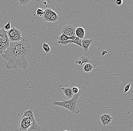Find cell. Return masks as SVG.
Segmentation results:
<instances>
[{
	"label": "cell",
	"mask_w": 133,
	"mask_h": 131,
	"mask_svg": "<svg viewBox=\"0 0 133 131\" xmlns=\"http://www.w3.org/2000/svg\"><path fill=\"white\" fill-rule=\"evenodd\" d=\"M132 131H133V130H132Z\"/></svg>",
	"instance_id": "cell-31"
},
{
	"label": "cell",
	"mask_w": 133,
	"mask_h": 131,
	"mask_svg": "<svg viewBox=\"0 0 133 131\" xmlns=\"http://www.w3.org/2000/svg\"><path fill=\"white\" fill-rule=\"evenodd\" d=\"M60 19V17L59 15H58L56 13H55L49 20L48 22H55Z\"/></svg>",
	"instance_id": "cell-18"
},
{
	"label": "cell",
	"mask_w": 133,
	"mask_h": 131,
	"mask_svg": "<svg viewBox=\"0 0 133 131\" xmlns=\"http://www.w3.org/2000/svg\"><path fill=\"white\" fill-rule=\"evenodd\" d=\"M99 63V61H94L93 60L89 63L85 64L83 66V70L85 73H89L94 71L95 68L96 67L97 65Z\"/></svg>",
	"instance_id": "cell-6"
},
{
	"label": "cell",
	"mask_w": 133,
	"mask_h": 131,
	"mask_svg": "<svg viewBox=\"0 0 133 131\" xmlns=\"http://www.w3.org/2000/svg\"><path fill=\"white\" fill-rule=\"evenodd\" d=\"M23 115L31 118V125L27 131H44V128L37 124L33 114V108L30 107L29 110L24 112Z\"/></svg>",
	"instance_id": "cell-2"
},
{
	"label": "cell",
	"mask_w": 133,
	"mask_h": 131,
	"mask_svg": "<svg viewBox=\"0 0 133 131\" xmlns=\"http://www.w3.org/2000/svg\"><path fill=\"white\" fill-rule=\"evenodd\" d=\"M31 1H29V0H18L17 2H19V4H20L21 5H26L29 4Z\"/></svg>",
	"instance_id": "cell-21"
},
{
	"label": "cell",
	"mask_w": 133,
	"mask_h": 131,
	"mask_svg": "<svg viewBox=\"0 0 133 131\" xmlns=\"http://www.w3.org/2000/svg\"><path fill=\"white\" fill-rule=\"evenodd\" d=\"M123 1L122 0H117L116 1V4L117 5L120 6L123 4Z\"/></svg>",
	"instance_id": "cell-27"
},
{
	"label": "cell",
	"mask_w": 133,
	"mask_h": 131,
	"mask_svg": "<svg viewBox=\"0 0 133 131\" xmlns=\"http://www.w3.org/2000/svg\"><path fill=\"white\" fill-rule=\"evenodd\" d=\"M45 13V10L41 8H38L36 10V15L37 16L43 17Z\"/></svg>",
	"instance_id": "cell-19"
},
{
	"label": "cell",
	"mask_w": 133,
	"mask_h": 131,
	"mask_svg": "<svg viewBox=\"0 0 133 131\" xmlns=\"http://www.w3.org/2000/svg\"><path fill=\"white\" fill-rule=\"evenodd\" d=\"M31 51V46L25 37H23L20 41L10 43L9 47L2 54L6 62V68L26 69L29 65L26 57Z\"/></svg>",
	"instance_id": "cell-1"
},
{
	"label": "cell",
	"mask_w": 133,
	"mask_h": 131,
	"mask_svg": "<svg viewBox=\"0 0 133 131\" xmlns=\"http://www.w3.org/2000/svg\"><path fill=\"white\" fill-rule=\"evenodd\" d=\"M3 29L5 30V31H7L11 29V24H10V21L9 20L8 23L6 24L5 25H4Z\"/></svg>",
	"instance_id": "cell-22"
},
{
	"label": "cell",
	"mask_w": 133,
	"mask_h": 131,
	"mask_svg": "<svg viewBox=\"0 0 133 131\" xmlns=\"http://www.w3.org/2000/svg\"><path fill=\"white\" fill-rule=\"evenodd\" d=\"M75 35L76 37L82 39L84 38L85 36V31L82 27L78 26L75 29Z\"/></svg>",
	"instance_id": "cell-12"
},
{
	"label": "cell",
	"mask_w": 133,
	"mask_h": 131,
	"mask_svg": "<svg viewBox=\"0 0 133 131\" xmlns=\"http://www.w3.org/2000/svg\"><path fill=\"white\" fill-rule=\"evenodd\" d=\"M56 39L58 40V42H64L69 40H70V37H68L64 34H61L59 36L57 37Z\"/></svg>",
	"instance_id": "cell-17"
},
{
	"label": "cell",
	"mask_w": 133,
	"mask_h": 131,
	"mask_svg": "<svg viewBox=\"0 0 133 131\" xmlns=\"http://www.w3.org/2000/svg\"><path fill=\"white\" fill-rule=\"evenodd\" d=\"M90 62L91 60H90L89 57L82 56L80 57L78 59L76 60V61L75 62V64L79 65L82 66L84 64L89 63Z\"/></svg>",
	"instance_id": "cell-13"
},
{
	"label": "cell",
	"mask_w": 133,
	"mask_h": 131,
	"mask_svg": "<svg viewBox=\"0 0 133 131\" xmlns=\"http://www.w3.org/2000/svg\"><path fill=\"white\" fill-rule=\"evenodd\" d=\"M45 13L42 17L43 19L45 22H48L50 18L56 12L52 10L51 9H46L45 10Z\"/></svg>",
	"instance_id": "cell-11"
},
{
	"label": "cell",
	"mask_w": 133,
	"mask_h": 131,
	"mask_svg": "<svg viewBox=\"0 0 133 131\" xmlns=\"http://www.w3.org/2000/svg\"><path fill=\"white\" fill-rule=\"evenodd\" d=\"M43 50H44L46 53H49L50 51V47L49 44H46L45 42H44L42 45Z\"/></svg>",
	"instance_id": "cell-20"
},
{
	"label": "cell",
	"mask_w": 133,
	"mask_h": 131,
	"mask_svg": "<svg viewBox=\"0 0 133 131\" xmlns=\"http://www.w3.org/2000/svg\"><path fill=\"white\" fill-rule=\"evenodd\" d=\"M111 122H110L109 121L107 120V119H105V120H104V121H103L101 122L102 124H103L104 126H108V125H109V124H110Z\"/></svg>",
	"instance_id": "cell-26"
},
{
	"label": "cell",
	"mask_w": 133,
	"mask_h": 131,
	"mask_svg": "<svg viewBox=\"0 0 133 131\" xmlns=\"http://www.w3.org/2000/svg\"><path fill=\"white\" fill-rule=\"evenodd\" d=\"M64 131H67V130H64Z\"/></svg>",
	"instance_id": "cell-30"
},
{
	"label": "cell",
	"mask_w": 133,
	"mask_h": 131,
	"mask_svg": "<svg viewBox=\"0 0 133 131\" xmlns=\"http://www.w3.org/2000/svg\"><path fill=\"white\" fill-rule=\"evenodd\" d=\"M10 41L6 35V31L3 28L0 29V42L6 43Z\"/></svg>",
	"instance_id": "cell-14"
},
{
	"label": "cell",
	"mask_w": 133,
	"mask_h": 131,
	"mask_svg": "<svg viewBox=\"0 0 133 131\" xmlns=\"http://www.w3.org/2000/svg\"><path fill=\"white\" fill-rule=\"evenodd\" d=\"M130 86H131V84L130 83H129L126 85V86L125 87L124 90V93H126L127 92H128L129 90L130 89Z\"/></svg>",
	"instance_id": "cell-23"
},
{
	"label": "cell",
	"mask_w": 133,
	"mask_h": 131,
	"mask_svg": "<svg viewBox=\"0 0 133 131\" xmlns=\"http://www.w3.org/2000/svg\"><path fill=\"white\" fill-rule=\"evenodd\" d=\"M31 118L23 116L21 118L18 123V128L20 131H27L31 125Z\"/></svg>",
	"instance_id": "cell-4"
},
{
	"label": "cell",
	"mask_w": 133,
	"mask_h": 131,
	"mask_svg": "<svg viewBox=\"0 0 133 131\" xmlns=\"http://www.w3.org/2000/svg\"><path fill=\"white\" fill-rule=\"evenodd\" d=\"M107 53H108V52H107V51H105V50H103V51H102L101 55L102 56H104L106 54H107Z\"/></svg>",
	"instance_id": "cell-29"
},
{
	"label": "cell",
	"mask_w": 133,
	"mask_h": 131,
	"mask_svg": "<svg viewBox=\"0 0 133 131\" xmlns=\"http://www.w3.org/2000/svg\"><path fill=\"white\" fill-rule=\"evenodd\" d=\"M72 87L69 85H66L65 87L61 88L62 92L67 100L71 99L74 95L72 90Z\"/></svg>",
	"instance_id": "cell-7"
},
{
	"label": "cell",
	"mask_w": 133,
	"mask_h": 131,
	"mask_svg": "<svg viewBox=\"0 0 133 131\" xmlns=\"http://www.w3.org/2000/svg\"><path fill=\"white\" fill-rule=\"evenodd\" d=\"M106 119L109 121L110 122L112 121V118L111 116H110V114H108Z\"/></svg>",
	"instance_id": "cell-28"
},
{
	"label": "cell",
	"mask_w": 133,
	"mask_h": 131,
	"mask_svg": "<svg viewBox=\"0 0 133 131\" xmlns=\"http://www.w3.org/2000/svg\"><path fill=\"white\" fill-rule=\"evenodd\" d=\"M61 33L65 34L69 37L76 36L75 29L74 26L67 25L63 26Z\"/></svg>",
	"instance_id": "cell-5"
},
{
	"label": "cell",
	"mask_w": 133,
	"mask_h": 131,
	"mask_svg": "<svg viewBox=\"0 0 133 131\" xmlns=\"http://www.w3.org/2000/svg\"><path fill=\"white\" fill-rule=\"evenodd\" d=\"M81 40L82 39H79L78 38L76 37L75 40H66L64 42H58V44H60L64 46H66L67 45L69 44H75L77 45L78 46H79L82 48V45H81Z\"/></svg>",
	"instance_id": "cell-9"
},
{
	"label": "cell",
	"mask_w": 133,
	"mask_h": 131,
	"mask_svg": "<svg viewBox=\"0 0 133 131\" xmlns=\"http://www.w3.org/2000/svg\"><path fill=\"white\" fill-rule=\"evenodd\" d=\"M82 93V89H79L78 93L74 94L71 99L68 100L71 106L73 111L72 113L73 114H78L79 113L80 111L78 108L79 104V98Z\"/></svg>",
	"instance_id": "cell-3"
},
{
	"label": "cell",
	"mask_w": 133,
	"mask_h": 131,
	"mask_svg": "<svg viewBox=\"0 0 133 131\" xmlns=\"http://www.w3.org/2000/svg\"><path fill=\"white\" fill-rule=\"evenodd\" d=\"M20 31L14 27H12L10 30L6 31V35L8 36L9 41H10L12 37L17 34Z\"/></svg>",
	"instance_id": "cell-15"
},
{
	"label": "cell",
	"mask_w": 133,
	"mask_h": 131,
	"mask_svg": "<svg viewBox=\"0 0 133 131\" xmlns=\"http://www.w3.org/2000/svg\"><path fill=\"white\" fill-rule=\"evenodd\" d=\"M22 38L23 37L22 36L21 32L20 31L12 37L10 42L11 43L14 42H17L22 40Z\"/></svg>",
	"instance_id": "cell-16"
},
{
	"label": "cell",
	"mask_w": 133,
	"mask_h": 131,
	"mask_svg": "<svg viewBox=\"0 0 133 131\" xmlns=\"http://www.w3.org/2000/svg\"><path fill=\"white\" fill-rule=\"evenodd\" d=\"M93 42L92 39H82L81 40V45L82 48L84 52L85 53H87L89 50V47H90Z\"/></svg>",
	"instance_id": "cell-10"
},
{
	"label": "cell",
	"mask_w": 133,
	"mask_h": 131,
	"mask_svg": "<svg viewBox=\"0 0 133 131\" xmlns=\"http://www.w3.org/2000/svg\"><path fill=\"white\" fill-rule=\"evenodd\" d=\"M108 115V114L105 113V114H103L102 116H101L100 117L99 119L100 120L101 122L103 121H104V120L106 119V118H107Z\"/></svg>",
	"instance_id": "cell-24"
},
{
	"label": "cell",
	"mask_w": 133,
	"mask_h": 131,
	"mask_svg": "<svg viewBox=\"0 0 133 131\" xmlns=\"http://www.w3.org/2000/svg\"><path fill=\"white\" fill-rule=\"evenodd\" d=\"M72 90L74 94H76L79 92V89L77 87H75L72 88Z\"/></svg>",
	"instance_id": "cell-25"
},
{
	"label": "cell",
	"mask_w": 133,
	"mask_h": 131,
	"mask_svg": "<svg viewBox=\"0 0 133 131\" xmlns=\"http://www.w3.org/2000/svg\"><path fill=\"white\" fill-rule=\"evenodd\" d=\"M53 106L62 107L63 108L69 110L72 113L73 112L70 103L68 100H64V101H62L60 102L55 101L53 104Z\"/></svg>",
	"instance_id": "cell-8"
}]
</instances>
